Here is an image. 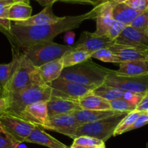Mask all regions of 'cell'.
Returning a JSON list of instances; mask_svg holds the SVG:
<instances>
[{
	"label": "cell",
	"instance_id": "cell-1",
	"mask_svg": "<svg viewBox=\"0 0 148 148\" xmlns=\"http://www.w3.org/2000/svg\"><path fill=\"white\" fill-rule=\"evenodd\" d=\"M98 6L94 7L91 11L77 16H66L55 23L37 26L17 25L12 23L10 34L15 40L19 46L23 49L29 46L53 41V39L60 33L77 28L83 21L90 19H96Z\"/></svg>",
	"mask_w": 148,
	"mask_h": 148
},
{
	"label": "cell",
	"instance_id": "cell-2",
	"mask_svg": "<svg viewBox=\"0 0 148 148\" xmlns=\"http://www.w3.org/2000/svg\"><path fill=\"white\" fill-rule=\"evenodd\" d=\"M51 96L52 88L50 85L44 82L37 70L33 82L28 88L7 96L10 102L7 112L19 116L27 106L40 101L47 102Z\"/></svg>",
	"mask_w": 148,
	"mask_h": 148
},
{
	"label": "cell",
	"instance_id": "cell-3",
	"mask_svg": "<svg viewBox=\"0 0 148 148\" xmlns=\"http://www.w3.org/2000/svg\"><path fill=\"white\" fill-rule=\"evenodd\" d=\"M110 69L97 64L89 59L84 62L64 68L60 77L82 85L94 90L104 85Z\"/></svg>",
	"mask_w": 148,
	"mask_h": 148
},
{
	"label": "cell",
	"instance_id": "cell-4",
	"mask_svg": "<svg viewBox=\"0 0 148 148\" xmlns=\"http://www.w3.org/2000/svg\"><path fill=\"white\" fill-rule=\"evenodd\" d=\"M72 46L59 44L53 41L44 42L25 48L23 53L29 59L35 67L62 57Z\"/></svg>",
	"mask_w": 148,
	"mask_h": 148
},
{
	"label": "cell",
	"instance_id": "cell-5",
	"mask_svg": "<svg viewBox=\"0 0 148 148\" xmlns=\"http://www.w3.org/2000/svg\"><path fill=\"white\" fill-rule=\"evenodd\" d=\"M129 113H121L113 116L108 117L100 121L82 124L76 130L72 139L81 136H89L105 142L113 136V133L119 123Z\"/></svg>",
	"mask_w": 148,
	"mask_h": 148
},
{
	"label": "cell",
	"instance_id": "cell-6",
	"mask_svg": "<svg viewBox=\"0 0 148 148\" xmlns=\"http://www.w3.org/2000/svg\"><path fill=\"white\" fill-rule=\"evenodd\" d=\"M37 69L29 59L20 53L17 68L12 75L8 83L2 90L3 97H7L12 93H15L28 88L33 82Z\"/></svg>",
	"mask_w": 148,
	"mask_h": 148
},
{
	"label": "cell",
	"instance_id": "cell-7",
	"mask_svg": "<svg viewBox=\"0 0 148 148\" xmlns=\"http://www.w3.org/2000/svg\"><path fill=\"white\" fill-rule=\"evenodd\" d=\"M104 85L115 87L123 91L145 95L148 92V75L142 76H123L110 69L106 77Z\"/></svg>",
	"mask_w": 148,
	"mask_h": 148
},
{
	"label": "cell",
	"instance_id": "cell-8",
	"mask_svg": "<svg viewBox=\"0 0 148 148\" xmlns=\"http://www.w3.org/2000/svg\"><path fill=\"white\" fill-rule=\"evenodd\" d=\"M0 124L3 130L19 143H25L36 127L19 116L9 112L4 113L0 116Z\"/></svg>",
	"mask_w": 148,
	"mask_h": 148
},
{
	"label": "cell",
	"instance_id": "cell-9",
	"mask_svg": "<svg viewBox=\"0 0 148 148\" xmlns=\"http://www.w3.org/2000/svg\"><path fill=\"white\" fill-rule=\"evenodd\" d=\"M49 85L52 88V96L76 101L93 91L91 88L61 77L51 82Z\"/></svg>",
	"mask_w": 148,
	"mask_h": 148
},
{
	"label": "cell",
	"instance_id": "cell-10",
	"mask_svg": "<svg viewBox=\"0 0 148 148\" xmlns=\"http://www.w3.org/2000/svg\"><path fill=\"white\" fill-rule=\"evenodd\" d=\"M81 125L71 114H62L49 118L43 129L57 132L72 139L76 130Z\"/></svg>",
	"mask_w": 148,
	"mask_h": 148
},
{
	"label": "cell",
	"instance_id": "cell-11",
	"mask_svg": "<svg viewBox=\"0 0 148 148\" xmlns=\"http://www.w3.org/2000/svg\"><path fill=\"white\" fill-rule=\"evenodd\" d=\"M114 43L106 35L99 36L94 33L86 31L81 33L79 40L72 47L75 50L86 51L92 53L100 49L110 48Z\"/></svg>",
	"mask_w": 148,
	"mask_h": 148
},
{
	"label": "cell",
	"instance_id": "cell-12",
	"mask_svg": "<svg viewBox=\"0 0 148 148\" xmlns=\"http://www.w3.org/2000/svg\"><path fill=\"white\" fill-rule=\"evenodd\" d=\"M19 116L43 129L49 119L47 102L40 101L27 106L20 112Z\"/></svg>",
	"mask_w": 148,
	"mask_h": 148
},
{
	"label": "cell",
	"instance_id": "cell-13",
	"mask_svg": "<svg viewBox=\"0 0 148 148\" xmlns=\"http://www.w3.org/2000/svg\"><path fill=\"white\" fill-rule=\"evenodd\" d=\"M114 43L115 44L148 49V34L146 32L139 31L131 26H126Z\"/></svg>",
	"mask_w": 148,
	"mask_h": 148
},
{
	"label": "cell",
	"instance_id": "cell-14",
	"mask_svg": "<svg viewBox=\"0 0 148 148\" xmlns=\"http://www.w3.org/2000/svg\"><path fill=\"white\" fill-rule=\"evenodd\" d=\"M115 3L113 0L98 5V11L96 17L97 27L94 34L102 36L107 34L115 20L113 17V9Z\"/></svg>",
	"mask_w": 148,
	"mask_h": 148
},
{
	"label": "cell",
	"instance_id": "cell-15",
	"mask_svg": "<svg viewBox=\"0 0 148 148\" xmlns=\"http://www.w3.org/2000/svg\"><path fill=\"white\" fill-rule=\"evenodd\" d=\"M109 49L118 57L121 62L137 60H148V49L135 46L113 44Z\"/></svg>",
	"mask_w": 148,
	"mask_h": 148
},
{
	"label": "cell",
	"instance_id": "cell-16",
	"mask_svg": "<svg viewBox=\"0 0 148 148\" xmlns=\"http://www.w3.org/2000/svg\"><path fill=\"white\" fill-rule=\"evenodd\" d=\"M81 109L78 102L73 100L65 99L59 97L51 96L47 101V110L49 118L57 115L71 114L77 110Z\"/></svg>",
	"mask_w": 148,
	"mask_h": 148
},
{
	"label": "cell",
	"instance_id": "cell-17",
	"mask_svg": "<svg viewBox=\"0 0 148 148\" xmlns=\"http://www.w3.org/2000/svg\"><path fill=\"white\" fill-rule=\"evenodd\" d=\"M52 5L53 4H49L46 7H44L42 11L35 15L31 16L27 20L23 21L12 22V23L17 25L21 26L44 25L57 23L62 20L63 17H57L52 12Z\"/></svg>",
	"mask_w": 148,
	"mask_h": 148
},
{
	"label": "cell",
	"instance_id": "cell-18",
	"mask_svg": "<svg viewBox=\"0 0 148 148\" xmlns=\"http://www.w3.org/2000/svg\"><path fill=\"white\" fill-rule=\"evenodd\" d=\"M25 143H33L49 148H71L47 134L41 127L36 126Z\"/></svg>",
	"mask_w": 148,
	"mask_h": 148
},
{
	"label": "cell",
	"instance_id": "cell-19",
	"mask_svg": "<svg viewBox=\"0 0 148 148\" xmlns=\"http://www.w3.org/2000/svg\"><path fill=\"white\" fill-rule=\"evenodd\" d=\"M120 114H121V113L113 111V110L101 111V110L79 109L74 111L71 114L75 117V119L78 122L81 123V124H87V123L100 121V120L113 116Z\"/></svg>",
	"mask_w": 148,
	"mask_h": 148
},
{
	"label": "cell",
	"instance_id": "cell-20",
	"mask_svg": "<svg viewBox=\"0 0 148 148\" xmlns=\"http://www.w3.org/2000/svg\"><path fill=\"white\" fill-rule=\"evenodd\" d=\"M63 69L64 65L62 57L37 67V70L41 79L48 85L60 77Z\"/></svg>",
	"mask_w": 148,
	"mask_h": 148
},
{
	"label": "cell",
	"instance_id": "cell-21",
	"mask_svg": "<svg viewBox=\"0 0 148 148\" xmlns=\"http://www.w3.org/2000/svg\"><path fill=\"white\" fill-rule=\"evenodd\" d=\"M116 73L123 76L135 77L148 75V60L124 62L119 64Z\"/></svg>",
	"mask_w": 148,
	"mask_h": 148
},
{
	"label": "cell",
	"instance_id": "cell-22",
	"mask_svg": "<svg viewBox=\"0 0 148 148\" xmlns=\"http://www.w3.org/2000/svg\"><path fill=\"white\" fill-rule=\"evenodd\" d=\"M139 12L133 10L125 3L115 4L113 9V17L115 21L119 22L126 26H130Z\"/></svg>",
	"mask_w": 148,
	"mask_h": 148
},
{
	"label": "cell",
	"instance_id": "cell-23",
	"mask_svg": "<svg viewBox=\"0 0 148 148\" xmlns=\"http://www.w3.org/2000/svg\"><path fill=\"white\" fill-rule=\"evenodd\" d=\"M81 109L85 110H111L110 101L98 96L92 92L81 98L78 101Z\"/></svg>",
	"mask_w": 148,
	"mask_h": 148
},
{
	"label": "cell",
	"instance_id": "cell-24",
	"mask_svg": "<svg viewBox=\"0 0 148 148\" xmlns=\"http://www.w3.org/2000/svg\"><path fill=\"white\" fill-rule=\"evenodd\" d=\"M12 60L10 63L0 64V86L1 87L2 90L8 83L18 64L20 53L18 51H15L12 49Z\"/></svg>",
	"mask_w": 148,
	"mask_h": 148
},
{
	"label": "cell",
	"instance_id": "cell-25",
	"mask_svg": "<svg viewBox=\"0 0 148 148\" xmlns=\"http://www.w3.org/2000/svg\"><path fill=\"white\" fill-rule=\"evenodd\" d=\"M32 7L25 2L14 3L9 11V18L11 22L23 21L31 17Z\"/></svg>",
	"mask_w": 148,
	"mask_h": 148
},
{
	"label": "cell",
	"instance_id": "cell-26",
	"mask_svg": "<svg viewBox=\"0 0 148 148\" xmlns=\"http://www.w3.org/2000/svg\"><path fill=\"white\" fill-rule=\"evenodd\" d=\"M91 53L86 51L75 50L73 49L67 51L62 56L64 68L74 66L91 59Z\"/></svg>",
	"mask_w": 148,
	"mask_h": 148
},
{
	"label": "cell",
	"instance_id": "cell-27",
	"mask_svg": "<svg viewBox=\"0 0 148 148\" xmlns=\"http://www.w3.org/2000/svg\"><path fill=\"white\" fill-rule=\"evenodd\" d=\"M92 92L107 101H112L113 100L121 98L124 93V91L118 88L109 86V85L104 84V85L94 89Z\"/></svg>",
	"mask_w": 148,
	"mask_h": 148
},
{
	"label": "cell",
	"instance_id": "cell-28",
	"mask_svg": "<svg viewBox=\"0 0 148 148\" xmlns=\"http://www.w3.org/2000/svg\"><path fill=\"white\" fill-rule=\"evenodd\" d=\"M14 4L13 0L0 1V27L10 33L12 22L9 18V11Z\"/></svg>",
	"mask_w": 148,
	"mask_h": 148
},
{
	"label": "cell",
	"instance_id": "cell-29",
	"mask_svg": "<svg viewBox=\"0 0 148 148\" xmlns=\"http://www.w3.org/2000/svg\"><path fill=\"white\" fill-rule=\"evenodd\" d=\"M141 112L137 111H133L129 113L124 118L122 119V121L119 123L117 128L114 131L113 136H118L120 134H123L125 132H129V130L131 127L136 120V119L139 116Z\"/></svg>",
	"mask_w": 148,
	"mask_h": 148
},
{
	"label": "cell",
	"instance_id": "cell-30",
	"mask_svg": "<svg viewBox=\"0 0 148 148\" xmlns=\"http://www.w3.org/2000/svg\"><path fill=\"white\" fill-rule=\"evenodd\" d=\"M91 58L99 59L102 62H107V63L118 64L121 63L118 57L115 54H114L109 48L100 49V50L91 53Z\"/></svg>",
	"mask_w": 148,
	"mask_h": 148
},
{
	"label": "cell",
	"instance_id": "cell-31",
	"mask_svg": "<svg viewBox=\"0 0 148 148\" xmlns=\"http://www.w3.org/2000/svg\"><path fill=\"white\" fill-rule=\"evenodd\" d=\"M110 104L111 110L120 113H130L135 111L136 108V106L133 105L122 98L110 101Z\"/></svg>",
	"mask_w": 148,
	"mask_h": 148
},
{
	"label": "cell",
	"instance_id": "cell-32",
	"mask_svg": "<svg viewBox=\"0 0 148 148\" xmlns=\"http://www.w3.org/2000/svg\"><path fill=\"white\" fill-rule=\"evenodd\" d=\"M133 28L142 32L148 31V8L144 11L139 12L133 20L131 25Z\"/></svg>",
	"mask_w": 148,
	"mask_h": 148
},
{
	"label": "cell",
	"instance_id": "cell-33",
	"mask_svg": "<svg viewBox=\"0 0 148 148\" xmlns=\"http://www.w3.org/2000/svg\"><path fill=\"white\" fill-rule=\"evenodd\" d=\"M73 144L79 145L87 147L95 148L104 145V143L94 137H89V136H81V137L74 139Z\"/></svg>",
	"mask_w": 148,
	"mask_h": 148
},
{
	"label": "cell",
	"instance_id": "cell-34",
	"mask_svg": "<svg viewBox=\"0 0 148 148\" xmlns=\"http://www.w3.org/2000/svg\"><path fill=\"white\" fill-rule=\"evenodd\" d=\"M125 27H126L125 25L122 24L119 22L115 21L108 30L106 36L109 38L111 39L112 40L115 41V40L120 36V33H122V31H123Z\"/></svg>",
	"mask_w": 148,
	"mask_h": 148
},
{
	"label": "cell",
	"instance_id": "cell-35",
	"mask_svg": "<svg viewBox=\"0 0 148 148\" xmlns=\"http://www.w3.org/2000/svg\"><path fill=\"white\" fill-rule=\"evenodd\" d=\"M18 143L4 130L0 131V148H15Z\"/></svg>",
	"mask_w": 148,
	"mask_h": 148
},
{
	"label": "cell",
	"instance_id": "cell-36",
	"mask_svg": "<svg viewBox=\"0 0 148 148\" xmlns=\"http://www.w3.org/2000/svg\"><path fill=\"white\" fill-rule=\"evenodd\" d=\"M125 4L139 12L148 8V0H129Z\"/></svg>",
	"mask_w": 148,
	"mask_h": 148
},
{
	"label": "cell",
	"instance_id": "cell-37",
	"mask_svg": "<svg viewBox=\"0 0 148 148\" xmlns=\"http://www.w3.org/2000/svg\"><path fill=\"white\" fill-rule=\"evenodd\" d=\"M111 0H59V1L69 4H89L94 7L100 5L103 3L107 2Z\"/></svg>",
	"mask_w": 148,
	"mask_h": 148
},
{
	"label": "cell",
	"instance_id": "cell-38",
	"mask_svg": "<svg viewBox=\"0 0 148 148\" xmlns=\"http://www.w3.org/2000/svg\"><path fill=\"white\" fill-rule=\"evenodd\" d=\"M143 96L144 95H140V94L134 93V92L124 91V93H123L122 98H123V99L126 100V101H129V103H131L133 104V105L137 106L138 104H139V103H140V101H142Z\"/></svg>",
	"mask_w": 148,
	"mask_h": 148
},
{
	"label": "cell",
	"instance_id": "cell-39",
	"mask_svg": "<svg viewBox=\"0 0 148 148\" xmlns=\"http://www.w3.org/2000/svg\"><path fill=\"white\" fill-rule=\"evenodd\" d=\"M148 124V114L147 112H141L139 116L136 119L135 122L133 123V125L130 127L129 130V131L136 130V129L140 128V127H144V126Z\"/></svg>",
	"mask_w": 148,
	"mask_h": 148
},
{
	"label": "cell",
	"instance_id": "cell-40",
	"mask_svg": "<svg viewBox=\"0 0 148 148\" xmlns=\"http://www.w3.org/2000/svg\"><path fill=\"white\" fill-rule=\"evenodd\" d=\"M136 111L139 112H148V92L144 95L142 101L136 106Z\"/></svg>",
	"mask_w": 148,
	"mask_h": 148
},
{
	"label": "cell",
	"instance_id": "cell-41",
	"mask_svg": "<svg viewBox=\"0 0 148 148\" xmlns=\"http://www.w3.org/2000/svg\"><path fill=\"white\" fill-rule=\"evenodd\" d=\"M74 40H75V33L71 30L66 31L64 36V41L66 43V46H72L74 43Z\"/></svg>",
	"mask_w": 148,
	"mask_h": 148
},
{
	"label": "cell",
	"instance_id": "cell-42",
	"mask_svg": "<svg viewBox=\"0 0 148 148\" xmlns=\"http://www.w3.org/2000/svg\"><path fill=\"white\" fill-rule=\"evenodd\" d=\"M9 105H10V102L7 97L0 98V116L4 113L7 112L9 108Z\"/></svg>",
	"mask_w": 148,
	"mask_h": 148
},
{
	"label": "cell",
	"instance_id": "cell-43",
	"mask_svg": "<svg viewBox=\"0 0 148 148\" xmlns=\"http://www.w3.org/2000/svg\"><path fill=\"white\" fill-rule=\"evenodd\" d=\"M37 1L39 4H41L43 7H46L49 4H53L55 1H59V0H35Z\"/></svg>",
	"mask_w": 148,
	"mask_h": 148
},
{
	"label": "cell",
	"instance_id": "cell-44",
	"mask_svg": "<svg viewBox=\"0 0 148 148\" xmlns=\"http://www.w3.org/2000/svg\"><path fill=\"white\" fill-rule=\"evenodd\" d=\"M71 148H91V147H84V146H81L79 145H76V144H73L71 145Z\"/></svg>",
	"mask_w": 148,
	"mask_h": 148
},
{
	"label": "cell",
	"instance_id": "cell-45",
	"mask_svg": "<svg viewBox=\"0 0 148 148\" xmlns=\"http://www.w3.org/2000/svg\"><path fill=\"white\" fill-rule=\"evenodd\" d=\"M13 1H14V3L25 2V3H27V4H29V0H13Z\"/></svg>",
	"mask_w": 148,
	"mask_h": 148
},
{
	"label": "cell",
	"instance_id": "cell-46",
	"mask_svg": "<svg viewBox=\"0 0 148 148\" xmlns=\"http://www.w3.org/2000/svg\"><path fill=\"white\" fill-rule=\"evenodd\" d=\"M129 1V0H113L115 4H120V3H125L126 1Z\"/></svg>",
	"mask_w": 148,
	"mask_h": 148
},
{
	"label": "cell",
	"instance_id": "cell-47",
	"mask_svg": "<svg viewBox=\"0 0 148 148\" xmlns=\"http://www.w3.org/2000/svg\"><path fill=\"white\" fill-rule=\"evenodd\" d=\"M3 97V91H2V88L0 86V98H2Z\"/></svg>",
	"mask_w": 148,
	"mask_h": 148
},
{
	"label": "cell",
	"instance_id": "cell-48",
	"mask_svg": "<svg viewBox=\"0 0 148 148\" xmlns=\"http://www.w3.org/2000/svg\"><path fill=\"white\" fill-rule=\"evenodd\" d=\"M95 148H105V146H104V145H102L101 146H99V147H97Z\"/></svg>",
	"mask_w": 148,
	"mask_h": 148
},
{
	"label": "cell",
	"instance_id": "cell-49",
	"mask_svg": "<svg viewBox=\"0 0 148 148\" xmlns=\"http://www.w3.org/2000/svg\"><path fill=\"white\" fill-rule=\"evenodd\" d=\"M1 130H3V129H2V127H1V124H0V131H1Z\"/></svg>",
	"mask_w": 148,
	"mask_h": 148
},
{
	"label": "cell",
	"instance_id": "cell-50",
	"mask_svg": "<svg viewBox=\"0 0 148 148\" xmlns=\"http://www.w3.org/2000/svg\"><path fill=\"white\" fill-rule=\"evenodd\" d=\"M145 148H148V143L146 144V147H145Z\"/></svg>",
	"mask_w": 148,
	"mask_h": 148
},
{
	"label": "cell",
	"instance_id": "cell-51",
	"mask_svg": "<svg viewBox=\"0 0 148 148\" xmlns=\"http://www.w3.org/2000/svg\"><path fill=\"white\" fill-rule=\"evenodd\" d=\"M0 1H2V0H0Z\"/></svg>",
	"mask_w": 148,
	"mask_h": 148
},
{
	"label": "cell",
	"instance_id": "cell-52",
	"mask_svg": "<svg viewBox=\"0 0 148 148\" xmlns=\"http://www.w3.org/2000/svg\"><path fill=\"white\" fill-rule=\"evenodd\" d=\"M147 114H148V112H147Z\"/></svg>",
	"mask_w": 148,
	"mask_h": 148
},
{
	"label": "cell",
	"instance_id": "cell-53",
	"mask_svg": "<svg viewBox=\"0 0 148 148\" xmlns=\"http://www.w3.org/2000/svg\"><path fill=\"white\" fill-rule=\"evenodd\" d=\"M147 34H148V31H147Z\"/></svg>",
	"mask_w": 148,
	"mask_h": 148
}]
</instances>
